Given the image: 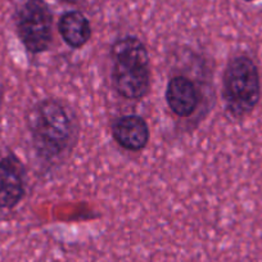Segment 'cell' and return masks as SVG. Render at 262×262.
I'll return each mask as SVG.
<instances>
[{
  "label": "cell",
  "mask_w": 262,
  "mask_h": 262,
  "mask_svg": "<svg viewBox=\"0 0 262 262\" xmlns=\"http://www.w3.org/2000/svg\"><path fill=\"white\" fill-rule=\"evenodd\" d=\"M19 41L31 54L49 49L53 40V13L45 0H25L13 14Z\"/></svg>",
  "instance_id": "4"
},
{
  "label": "cell",
  "mask_w": 262,
  "mask_h": 262,
  "mask_svg": "<svg viewBox=\"0 0 262 262\" xmlns=\"http://www.w3.org/2000/svg\"><path fill=\"white\" fill-rule=\"evenodd\" d=\"M62 2H64V3H67V4H76V3H79L80 0H62Z\"/></svg>",
  "instance_id": "9"
},
{
  "label": "cell",
  "mask_w": 262,
  "mask_h": 262,
  "mask_svg": "<svg viewBox=\"0 0 262 262\" xmlns=\"http://www.w3.org/2000/svg\"><path fill=\"white\" fill-rule=\"evenodd\" d=\"M26 194V168L22 161L8 152L0 158V211H12Z\"/></svg>",
  "instance_id": "5"
},
{
  "label": "cell",
  "mask_w": 262,
  "mask_h": 262,
  "mask_svg": "<svg viewBox=\"0 0 262 262\" xmlns=\"http://www.w3.org/2000/svg\"><path fill=\"white\" fill-rule=\"evenodd\" d=\"M111 80L118 95L127 100H142L152 86L150 57L138 36L120 37L111 48Z\"/></svg>",
  "instance_id": "2"
},
{
  "label": "cell",
  "mask_w": 262,
  "mask_h": 262,
  "mask_svg": "<svg viewBox=\"0 0 262 262\" xmlns=\"http://www.w3.org/2000/svg\"><path fill=\"white\" fill-rule=\"evenodd\" d=\"M261 98V77L256 62L247 54L229 59L223 74V100L236 120L251 115Z\"/></svg>",
  "instance_id": "3"
},
{
  "label": "cell",
  "mask_w": 262,
  "mask_h": 262,
  "mask_svg": "<svg viewBox=\"0 0 262 262\" xmlns=\"http://www.w3.org/2000/svg\"><path fill=\"white\" fill-rule=\"evenodd\" d=\"M2 99H3V88H2V82H0V104H2Z\"/></svg>",
  "instance_id": "10"
},
{
  "label": "cell",
  "mask_w": 262,
  "mask_h": 262,
  "mask_svg": "<svg viewBox=\"0 0 262 262\" xmlns=\"http://www.w3.org/2000/svg\"><path fill=\"white\" fill-rule=\"evenodd\" d=\"M165 98L171 112L180 118L193 116L201 103V94L196 85L183 75H176L168 80Z\"/></svg>",
  "instance_id": "7"
},
{
  "label": "cell",
  "mask_w": 262,
  "mask_h": 262,
  "mask_svg": "<svg viewBox=\"0 0 262 262\" xmlns=\"http://www.w3.org/2000/svg\"><path fill=\"white\" fill-rule=\"evenodd\" d=\"M244 2H254V0H244Z\"/></svg>",
  "instance_id": "11"
},
{
  "label": "cell",
  "mask_w": 262,
  "mask_h": 262,
  "mask_svg": "<svg viewBox=\"0 0 262 262\" xmlns=\"http://www.w3.org/2000/svg\"><path fill=\"white\" fill-rule=\"evenodd\" d=\"M58 32L63 41L74 49H80L92 39V25L80 11H67L59 17Z\"/></svg>",
  "instance_id": "8"
},
{
  "label": "cell",
  "mask_w": 262,
  "mask_h": 262,
  "mask_svg": "<svg viewBox=\"0 0 262 262\" xmlns=\"http://www.w3.org/2000/svg\"><path fill=\"white\" fill-rule=\"evenodd\" d=\"M31 145L41 162L52 163L71 153L79 138V121L67 103L55 98L39 100L27 113Z\"/></svg>",
  "instance_id": "1"
},
{
  "label": "cell",
  "mask_w": 262,
  "mask_h": 262,
  "mask_svg": "<svg viewBox=\"0 0 262 262\" xmlns=\"http://www.w3.org/2000/svg\"><path fill=\"white\" fill-rule=\"evenodd\" d=\"M115 142L128 152H140L148 145L150 131L147 121L139 115H126L116 118L111 125Z\"/></svg>",
  "instance_id": "6"
}]
</instances>
